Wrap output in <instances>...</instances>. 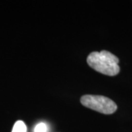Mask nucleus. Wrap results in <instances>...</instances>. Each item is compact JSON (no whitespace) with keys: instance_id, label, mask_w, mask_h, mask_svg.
<instances>
[{"instance_id":"nucleus-3","label":"nucleus","mask_w":132,"mask_h":132,"mask_svg":"<svg viewBox=\"0 0 132 132\" xmlns=\"http://www.w3.org/2000/svg\"><path fill=\"white\" fill-rule=\"evenodd\" d=\"M12 132H27V126L25 123L21 120L17 121L15 123Z\"/></svg>"},{"instance_id":"nucleus-4","label":"nucleus","mask_w":132,"mask_h":132,"mask_svg":"<svg viewBox=\"0 0 132 132\" xmlns=\"http://www.w3.org/2000/svg\"><path fill=\"white\" fill-rule=\"evenodd\" d=\"M46 131H47V126L43 123H39L34 128V132H46Z\"/></svg>"},{"instance_id":"nucleus-2","label":"nucleus","mask_w":132,"mask_h":132,"mask_svg":"<svg viewBox=\"0 0 132 132\" xmlns=\"http://www.w3.org/2000/svg\"><path fill=\"white\" fill-rule=\"evenodd\" d=\"M81 104L85 107L104 114H111L116 112L118 106L112 100L102 95H85L81 97Z\"/></svg>"},{"instance_id":"nucleus-1","label":"nucleus","mask_w":132,"mask_h":132,"mask_svg":"<svg viewBox=\"0 0 132 132\" xmlns=\"http://www.w3.org/2000/svg\"><path fill=\"white\" fill-rule=\"evenodd\" d=\"M87 62L90 68L104 75L113 76L120 72L119 59L106 50L90 53L87 56Z\"/></svg>"}]
</instances>
